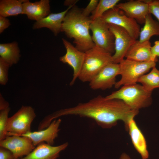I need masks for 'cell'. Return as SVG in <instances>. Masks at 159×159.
<instances>
[{"mask_svg":"<svg viewBox=\"0 0 159 159\" xmlns=\"http://www.w3.org/2000/svg\"><path fill=\"white\" fill-rule=\"evenodd\" d=\"M68 143L66 142L53 146L44 142L39 144L29 154L18 159H57L61 152L65 150Z\"/></svg>","mask_w":159,"mask_h":159,"instance_id":"obj_15","label":"cell"},{"mask_svg":"<svg viewBox=\"0 0 159 159\" xmlns=\"http://www.w3.org/2000/svg\"><path fill=\"white\" fill-rule=\"evenodd\" d=\"M92 20L82 14V10L74 6L66 14L62 24V32L72 38L75 47L85 52L95 46L89 30Z\"/></svg>","mask_w":159,"mask_h":159,"instance_id":"obj_2","label":"cell"},{"mask_svg":"<svg viewBox=\"0 0 159 159\" xmlns=\"http://www.w3.org/2000/svg\"><path fill=\"white\" fill-rule=\"evenodd\" d=\"M119 159H131L129 156L125 153H123Z\"/></svg>","mask_w":159,"mask_h":159,"instance_id":"obj_34","label":"cell"},{"mask_svg":"<svg viewBox=\"0 0 159 159\" xmlns=\"http://www.w3.org/2000/svg\"><path fill=\"white\" fill-rule=\"evenodd\" d=\"M115 37L114 53L112 62L119 64L124 59L128 50L137 40L133 39L124 29L111 24H108Z\"/></svg>","mask_w":159,"mask_h":159,"instance_id":"obj_9","label":"cell"},{"mask_svg":"<svg viewBox=\"0 0 159 159\" xmlns=\"http://www.w3.org/2000/svg\"><path fill=\"white\" fill-rule=\"evenodd\" d=\"M78 0H66L64 3V5L65 6H68V7L75 5V4Z\"/></svg>","mask_w":159,"mask_h":159,"instance_id":"obj_33","label":"cell"},{"mask_svg":"<svg viewBox=\"0 0 159 159\" xmlns=\"http://www.w3.org/2000/svg\"><path fill=\"white\" fill-rule=\"evenodd\" d=\"M26 0H0V16L7 17L23 14V3Z\"/></svg>","mask_w":159,"mask_h":159,"instance_id":"obj_21","label":"cell"},{"mask_svg":"<svg viewBox=\"0 0 159 159\" xmlns=\"http://www.w3.org/2000/svg\"><path fill=\"white\" fill-rule=\"evenodd\" d=\"M115 6L140 24L144 23L145 17L149 14L148 5L143 0H130L118 3Z\"/></svg>","mask_w":159,"mask_h":159,"instance_id":"obj_14","label":"cell"},{"mask_svg":"<svg viewBox=\"0 0 159 159\" xmlns=\"http://www.w3.org/2000/svg\"><path fill=\"white\" fill-rule=\"evenodd\" d=\"M151 47L149 41L140 42L137 40L130 47L125 57L127 59L139 62H156L152 56Z\"/></svg>","mask_w":159,"mask_h":159,"instance_id":"obj_19","label":"cell"},{"mask_svg":"<svg viewBox=\"0 0 159 159\" xmlns=\"http://www.w3.org/2000/svg\"><path fill=\"white\" fill-rule=\"evenodd\" d=\"M62 40L66 52L64 55L60 57L59 60L62 62L68 64L73 69V77L70 83V85H72L78 78L81 73L85 53L78 49L65 39L62 38Z\"/></svg>","mask_w":159,"mask_h":159,"instance_id":"obj_10","label":"cell"},{"mask_svg":"<svg viewBox=\"0 0 159 159\" xmlns=\"http://www.w3.org/2000/svg\"><path fill=\"white\" fill-rule=\"evenodd\" d=\"M152 92L136 83L123 86L118 90L105 97L109 99L123 101L132 109L137 111L150 106L152 102Z\"/></svg>","mask_w":159,"mask_h":159,"instance_id":"obj_3","label":"cell"},{"mask_svg":"<svg viewBox=\"0 0 159 159\" xmlns=\"http://www.w3.org/2000/svg\"><path fill=\"white\" fill-rule=\"evenodd\" d=\"M10 66L0 58V84L5 85L8 80V70Z\"/></svg>","mask_w":159,"mask_h":159,"instance_id":"obj_26","label":"cell"},{"mask_svg":"<svg viewBox=\"0 0 159 159\" xmlns=\"http://www.w3.org/2000/svg\"><path fill=\"white\" fill-rule=\"evenodd\" d=\"M90 29L92 32V38L95 46L112 55L115 50V37L110 29L108 24L100 18L92 21Z\"/></svg>","mask_w":159,"mask_h":159,"instance_id":"obj_7","label":"cell"},{"mask_svg":"<svg viewBox=\"0 0 159 159\" xmlns=\"http://www.w3.org/2000/svg\"><path fill=\"white\" fill-rule=\"evenodd\" d=\"M151 52L153 58L157 61V57L159 56V40L155 42L154 45L151 47Z\"/></svg>","mask_w":159,"mask_h":159,"instance_id":"obj_31","label":"cell"},{"mask_svg":"<svg viewBox=\"0 0 159 159\" xmlns=\"http://www.w3.org/2000/svg\"><path fill=\"white\" fill-rule=\"evenodd\" d=\"M83 67L78 79L90 82L105 66L113 62L112 55L96 46L85 52Z\"/></svg>","mask_w":159,"mask_h":159,"instance_id":"obj_4","label":"cell"},{"mask_svg":"<svg viewBox=\"0 0 159 159\" xmlns=\"http://www.w3.org/2000/svg\"><path fill=\"white\" fill-rule=\"evenodd\" d=\"M120 0H100L94 11L90 16L92 21L101 18L107 11L116 6Z\"/></svg>","mask_w":159,"mask_h":159,"instance_id":"obj_24","label":"cell"},{"mask_svg":"<svg viewBox=\"0 0 159 159\" xmlns=\"http://www.w3.org/2000/svg\"><path fill=\"white\" fill-rule=\"evenodd\" d=\"M73 6L68 7L66 10L59 13H51L45 17L36 21L33 25V29H35L43 28H47L50 30L55 36H57L62 32V22L66 14Z\"/></svg>","mask_w":159,"mask_h":159,"instance_id":"obj_17","label":"cell"},{"mask_svg":"<svg viewBox=\"0 0 159 159\" xmlns=\"http://www.w3.org/2000/svg\"><path fill=\"white\" fill-rule=\"evenodd\" d=\"M154 61L139 62L124 59L119 63L120 79L114 86L118 88L122 86L136 83L139 79L156 66Z\"/></svg>","mask_w":159,"mask_h":159,"instance_id":"obj_5","label":"cell"},{"mask_svg":"<svg viewBox=\"0 0 159 159\" xmlns=\"http://www.w3.org/2000/svg\"><path fill=\"white\" fill-rule=\"evenodd\" d=\"M0 110H5L9 107V103L6 101L0 94Z\"/></svg>","mask_w":159,"mask_h":159,"instance_id":"obj_32","label":"cell"},{"mask_svg":"<svg viewBox=\"0 0 159 159\" xmlns=\"http://www.w3.org/2000/svg\"><path fill=\"white\" fill-rule=\"evenodd\" d=\"M100 18L107 24L115 25L123 28L135 40H137L139 38L140 29L138 23L116 6L107 11Z\"/></svg>","mask_w":159,"mask_h":159,"instance_id":"obj_8","label":"cell"},{"mask_svg":"<svg viewBox=\"0 0 159 159\" xmlns=\"http://www.w3.org/2000/svg\"><path fill=\"white\" fill-rule=\"evenodd\" d=\"M119 64L112 62L103 68L89 82L90 88L93 90H105L114 86L117 82L116 76L119 75Z\"/></svg>","mask_w":159,"mask_h":159,"instance_id":"obj_11","label":"cell"},{"mask_svg":"<svg viewBox=\"0 0 159 159\" xmlns=\"http://www.w3.org/2000/svg\"><path fill=\"white\" fill-rule=\"evenodd\" d=\"M36 116L33 108L22 106L13 116L9 117L6 136L21 135L31 131V125Z\"/></svg>","mask_w":159,"mask_h":159,"instance_id":"obj_6","label":"cell"},{"mask_svg":"<svg viewBox=\"0 0 159 159\" xmlns=\"http://www.w3.org/2000/svg\"><path fill=\"white\" fill-rule=\"evenodd\" d=\"M0 57L10 66L17 64L21 56L20 50L17 42H13L0 44Z\"/></svg>","mask_w":159,"mask_h":159,"instance_id":"obj_20","label":"cell"},{"mask_svg":"<svg viewBox=\"0 0 159 159\" xmlns=\"http://www.w3.org/2000/svg\"><path fill=\"white\" fill-rule=\"evenodd\" d=\"M139 111L132 109L121 100L108 99L100 95L86 102L54 112L53 117L56 119L62 116L75 115L87 117L92 119L103 128H111L121 120L126 129L130 120Z\"/></svg>","mask_w":159,"mask_h":159,"instance_id":"obj_1","label":"cell"},{"mask_svg":"<svg viewBox=\"0 0 159 159\" xmlns=\"http://www.w3.org/2000/svg\"><path fill=\"white\" fill-rule=\"evenodd\" d=\"M61 121L60 119H54L46 128L38 131H31L21 136L30 138L35 147L39 144L44 142L53 145L55 140L58 136Z\"/></svg>","mask_w":159,"mask_h":159,"instance_id":"obj_13","label":"cell"},{"mask_svg":"<svg viewBox=\"0 0 159 159\" xmlns=\"http://www.w3.org/2000/svg\"><path fill=\"white\" fill-rule=\"evenodd\" d=\"M49 0H41L31 2L28 0L23 3V14L30 20L38 21L51 13Z\"/></svg>","mask_w":159,"mask_h":159,"instance_id":"obj_16","label":"cell"},{"mask_svg":"<svg viewBox=\"0 0 159 159\" xmlns=\"http://www.w3.org/2000/svg\"><path fill=\"white\" fill-rule=\"evenodd\" d=\"M0 159H14V156L10 150L0 147Z\"/></svg>","mask_w":159,"mask_h":159,"instance_id":"obj_29","label":"cell"},{"mask_svg":"<svg viewBox=\"0 0 159 159\" xmlns=\"http://www.w3.org/2000/svg\"><path fill=\"white\" fill-rule=\"evenodd\" d=\"M10 108L9 107L0 112V141L4 139L6 136V128L8 117Z\"/></svg>","mask_w":159,"mask_h":159,"instance_id":"obj_25","label":"cell"},{"mask_svg":"<svg viewBox=\"0 0 159 159\" xmlns=\"http://www.w3.org/2000/svg\"><path fill=\"white\" fill-rule=\"evenodd\" d=\"M0 147L11 151L14 159L27 155L36 147L30 138L18 135H7L4 139L0 141Z\"/></svg>","mask_w":159,"mask_h":159,"instance_id":"obj_12","label":"cell"},{"mask_svg":"<svg viewBox=\"0 0 159 159\" xmlns=\"http://www.w3.org/2000/svg\"><path fill=\"white\" fill-rule=\"evenodd\" d=\"M138 82L142 84L147 91L152 92L156 88H159V70L155 66L152 69L150 72L144 74L138 80Z\"/></svg>","mask_w":159,"mask_h":159,"instance_id":"obj_23","label":"cell"},{"mask_svg":"<svg viewBox=\"0 0 159 159\" xmlns=\"http://www.w3.org/2000/svg\"><path fill=\"white\" fill-rule=\"evenodd\" d=\"M99 1L98 0H91L87 6L82 10L83 14L86 17H89L90 14L96 9Z\"/></svg>","mask_w":159,"mask_h":159,"instance_id":"obj_28","label":"cell"},{"mask_svg":"<svg viewBox=\"0 0 159 159\" xmlns=\"http://www.w3.org/2000/svg\"><path fill=\"white\" fill-rule=\"evenodd\" d=\"M154 35H159V24L149 14L146 16L144 26L140 31L138 41L140 42L148 41Z\"/></svg>","mask_w":159,"mask_h":159,"instance_id":"obj_22","label":"cell"},{"mask_svg":"<svg viewBox=\"0 0 159 159\" xmlns=\"http://www.w3.org/2000/svg\"><path fill=\"white\" fill-rule=\"evenodd\" d=\"M126 130L129 132L134 147L140 154L142 159H148L149 154L145 139L134 118L129 121Z\"/></svg>","mask_w":159,"mask_h":159,"instance_id":"obj_18","label":"cell"},{"mask_svg":"<svg viewBox=\"0 0 159 159\" xmlns=\"http://www.w3.org/2000/svg\"><path fill=\"white\" fill-rule=\"evenodd\" d=\"M148 6L149 13L154 15L159 22V0H143Z\"/></svg>","mask_w":159,"mask_h":159,"instance_id":"obj_27","label":"cell"},{"mask_svg":"<svg viewBox=\"0 0 159 159\" xmlns=\"http://www.w3.org/2000/svg\"><path fill=\"white\" fill-rule=\"evenodd\" d=\"M11 25L9 20L6 17L0 16V34L3 33L4 30Z\"/></svg>","mask_w":159,"mask_h":159,"instance_id":"obj_30","label":"cell"}]
</instances>
